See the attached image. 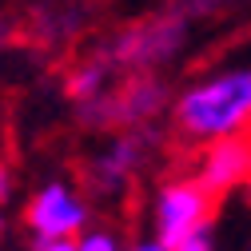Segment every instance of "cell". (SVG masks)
<instances>
[{"label":"cell","mask_w":251,"mask_h":251,"mask_svg":"<svg viewBox=\"0 0 251 251\" xmlns=\"http://www.w3.org/2000/svg\"><path fill=\"white\" fill-rule=\"evenodd\" d=\"M176 251H215V243H211V227H203V231H196V235H187Z\"/></svg>","instance_id":"obj_8"},{"label":"cell","mask_w":251,"mask_h":251,"mask_svg":"<svg viewBox=\"0 0 251 251\" xmlns=\"http://www.w3.org/2000/svg\"><path fill=\"white\" fill-rule=\"evenodd\" d=\"M128 251H176L172 243H164L160 235H151V239H140V243H132Z\"/></svg>","instance_id":"obj_10"},{"label":"cell","mask_w":251,"mask_h":251,"mask_svg":"<svg viewBox=\"0 0 251 251\" xmlns=\"http://www.w3.org/2000/svg\"><path fill=\"white\" fill-rule=\"evenodd\" d=\"M140 151H144V144L136 140V136H124V140H116L100 160H96V179L104 183V187H120L124 179H128L132 172H136V164H140Z\"/></svg>","instance_id":"obj_5"},{"label":"cell","mask_w":251,"mask_h":251,"mask_svg":"<svg viewBox=\"0 0 251 251\" xmlns=\"http://www.w3.org/2000/svg\"><path fill=\"white\" fill-rule=\"evenodd\" d=\"M211 200L215 192L203 187L196 176H179V179H168L155 196V207H151V227L164 243L179 247L187 235H196L207 227L211 219Z\"/></svg>","instance_id":"obj_2"},{"label":"cell","mask_w":251,"mask_h":251,"mask_svg":"<svg viewBox=\"0 0 251 251\" xmlns=\"http://www.w3.org/2000/svg\"><path fill=\"white\" fill-rule=\"evenodd\" d=\"M251 172V140L247 136H227V140H211L203 144V155L196 164V179L211 192H231V187H243Z\"/></svg>","instance_id":"obj_4"},{"label":"cell","mask_w":251,"mask_h":251,"mask_svg":"<svg viewBox=\"0 0 251 251\" xmlns=\"http://www.w3.org/2000/svg\"><path fill=\"white\" fill-rule=\"evenodd\" d=\"M32 251H80L76 239H36Z\"/></svg>","instance_id":"obj_9"},{"label":"cell","mask_w":251,"mask_h":251,"mask_svg":"<svg viewBox=\"0 0 251 251\" xmlns=\"http://www.w3.org/2000/svg\"><path fill=\"white\" fill-rule=\"evenodd\" d=\"M24 224L32 231V239H76L88 227V207L72 196L68 183L52 179L28 200Z\"/></svg>","instance_id":"obj_3"},{"label":"cell","mask_w":251,"mask_h":251,"mask_svg":"<svg viewBox=\"0 0 251 251\" xmlns=\"http://www.w3.org/2000/svg\"><path fill=\"white\" fill-rule=\"evenodd\" d=\"M239 192H243V203L251 207V172H247V179H243V187H239Z\"/></svg>","instance_id":"obj_11"},{"label":"cell","mask_w":251,"mask_h":251,"mask_svg":"<svg viewBox=\"0 0 251 251\" xmlns=\"http://www.w3.org/2000/svg\"><path fill=\"white\" fill-rule=\"evenodd\" d=\"M172 124L183 140L211 144L227 136H247L251 132V72L231 68L215 72L187 92H179V100L172 104Z\"/></svg>","instance_id":"obj_1"},{"label":"cell","mask_w":251,"mask_h":251,"mask_svg":"<svg viewBox=\"0 0 251 251\" xmlns=\"http://www.w3.org/2000/svg\"><path fill=\"white\" fill-rule=\"evenodd\" d=\"M76 243H80V251H120L116 235H108V231H80Z\"/></svg>","instance_id":"obj_7"},{"label":"cell","mask_w":251,"mask_h":251,"mask_svg":"<svg viewBox=\"0 0 251 251\" xmlns=\"http://www.w3.org/2000/svg\"><path fill=\"white\" fill-rule=\"evenodd\" d=\"M100 80H104V68H88V72H80L76 80H72V96L76 100H96L100 96Z\"/></svg>","instance_id":"obj_6"},{"label":"cell","mask_w":251,"mask_h":251,"mask_svg":"<svg viewBox=\"0 0 251 251\" xmlns=\"http://www.w3.org/2000/svg\"><path fill=\"white\" fill-rule=\"evenodd\" d=\"M200 4H227V0H200Z\"/></svg>","instance_id":"obj_12"}]
</instances>
